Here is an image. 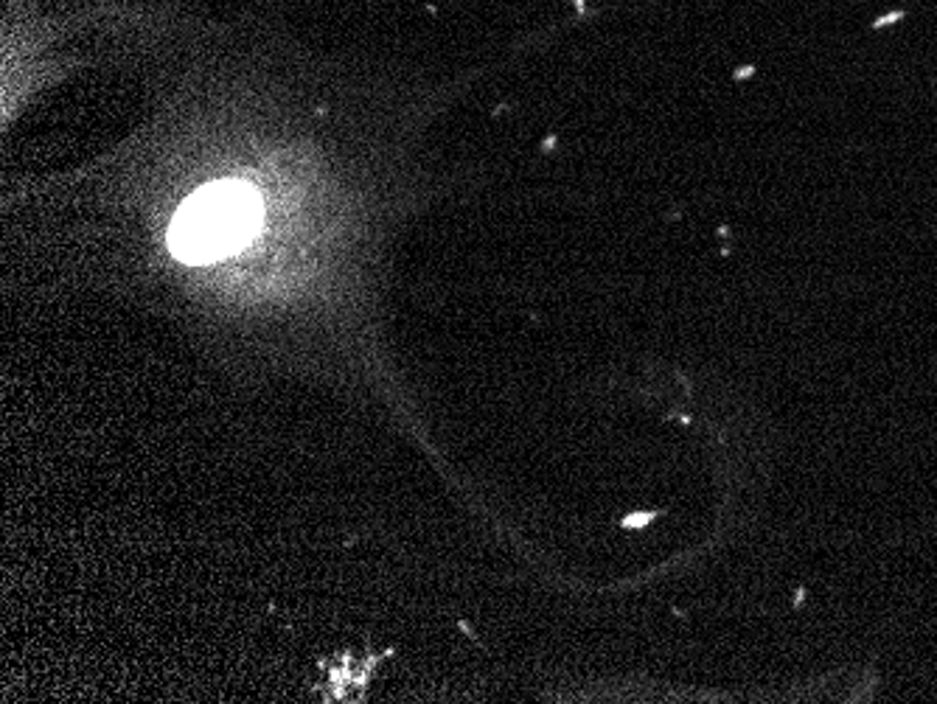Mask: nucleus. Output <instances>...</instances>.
<instances>
[{"label":"nucleus","mask_w":937,"mask_h":704,"mask_svg":"<svg viewBox=\"0 0 937 704\" xmlns=\"http://www.w3.org/2000/svg\"><path fill=\"white\" fill-rule=\"evenodd\" d=\"M802 600H806V589H800V593H797V598H795V607H800Z\"/></svg>","instance_id":"7ed1b4c3"},{"label":"nucleus","mask_w":937,"mask_h":704,"mask_svg":"<svg viewBox=\"0 0 937 704\" xmlns=\"http://www.w3.org/2000/svg\"><path fill=\"white\" fill-rule=\"evenodd\" d=\"M256 209L239 185H211L183 205L174 220L172 247L183 262L211 264L245 245Z\"/></svg>","instance_id":"f257e3e1"},{"label":"nucleus","mask_w":937,"mask_h":704,"mask_svg":"<svg viewBox=\"0 0 937 704\" xmlns=\"http://www.w3.org/2000/svg\"><path fill=\"white\" fill-rule=\"evenodd\" d=\"M657 514H638V516H631V520H626L624 525H629V527H640V525H649L651 520H654Z\"/></svg>","instance_id":"f03ea898"}]
</instances>
